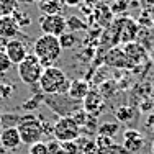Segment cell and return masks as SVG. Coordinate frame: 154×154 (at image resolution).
<instances>
[{
    "label": "cell",
    "mask_w": 154,
    "mask_h": 154,
    "mask_svg": "<svg viewBox=\"0 0 154 154\" xmlns=\"http://www.w3.org/2000/svg\"><path fill=\"white\" fill-rule=\"evenodd\" d=\"M33 54L39 59L43 67H51L62 54L59 38L49 35H41L33 43Z\"/></svg>",
    "instance_id": "obj_1"
},
{
    "label": "cell",
    "mask_w": 154,
    "mask_h": 154,
    "mask_svg": "<svg viewBox=\"0 0 154 154\" xmlns=\"http://www.w3.org/2000/svg\"><path fill=\"white\" fill-rule=\"evenodd\" d=\"M69 82L71 80L67 79V75L62 69L51 66V67H46L43 71L38 84L41 92L46 95H66L69 89Z\"/></svg>",
    "instance_id": "obj_2"
},
{
    "label": "cell",
    "mask_w": 154,
    "mask_h": 154,
    "mask_svg": "<svg viewBox=\"0 0 154 154\" xmlns=\"http://www.w3.org/2000/svg\"><path fill=\"white\" fill-rule=\"evenodd\" d=\"M45 71V67L41 66L39 59L33 53H28V56L25 57L20 64H17V74L18 79L25 84V85H35L39 82L41 74Z\"/></svg>",
    "instance_id": "obj_3"
},
{
    "label": "cell",
    "mask_w": 154,
    "mask_h": 154,
    "mask_svg": "<svg viewBox=\"0 0 154 154\" xmlns=\"http://www.w3.org/2000/svg\"><path fill=\"white\" fill-rule=\"evenodd\" d=\"M17 130L20 133L21 143L23 144H33L36 141H41L43 138V126L41 122L36 118L35 115H26V116H21L20 123L17 125Z\"/></svg>",
    "instance_id": "obj_4"
},
{
    "label": "cell",
    "mask_w": 154,
    "mask_h": 154,
    "mask_svg": "<svg viewBox=\"0 0 154 154\" xmlns=\"http://www.w3.org/2000/svg\"><path fill=\"white\" fill-rule=\"evenodd\" d=\"M53 138L57 143H69V141H77L80 138V126L74 122L72 116H61L54 123L53 130Z\"/></svg>",
    "instance_id": "obj_5"
},
{
    "label": "cell",
    "mask_w": 154,
    "mask_h": 154,
    "mask_svg": "<svg viewBox=\"0 0 154 154\" xmlns=\"http://www.w3.org/2000/svg\"><path fill=\"white\" fill-rule=\"evenodd\" d=\"M113 30H115L116 43H133L136 39V33H138V25L133 18L130 17H122L116 18V21L113 23Z\"/></svg>",
    "instance_id": "obj_6"
},
{
    "label": "cell",
    "mask_w": 154,
    "mask_h": 154,
    "mask_svg": "<svg viewBox=\"0 0 154 154\" xmlns=\"http://www.w3.org/2000/svg\"><path fill=\"white\" fill-rule=\"evenodd\" d=\"M38 25L43 35L56 36V38H59L62 33L67 31V21L62 15H41Z\"/></svg>",
    "instance_id": "obj_7"
},
{
    "label": "cell",
    "mask_w": 154,
    "mask_h": 154,
    "mask_svg": "<svg viewBox=\"0 0 154 154\" xmlns=\"http://www.w3.org/2000/svg\"><path fill=\"white\" fill-rule=\"evenodd\" d=\"M3 53L7 54V57L10 59L12 64H20V62L28 56V48L21 39L13 38V39H8V41L5 43Z\"/></svg>",
    "instance_id": "obj_8"
},
{
    "label": "cell",
    "mask_w": 154,
    "mask_h": 154,
    "mask_svg": "<svg viewBox=\"0 0 154 154\" xmlns=\"http://www.w3.org/2000/svg\"><path fill=\"white\" fill-rule=\"evenodd\" d=\"M144 146V134L139 130L128 128L123 131V148L130 154H136Z\"/></svg>",
    "instance_id": "obj_9"
},
{
    "label": "cell",
    "mask_w": 154,
    "mask_h": 154,
    "mask_svg": "<svg viewBox=\"0 0 154 154\" xmlns=\"http://www.w3.org/2000/svg\"><path fill=\"white\" fill-rule=\"evenodd\" d=\"M82 108L84 112L90 113V115L98 116V113H102V110L105 108V98L98 90L90 89V92L87 94V97L82 100Z\"/></svg>",
    "instance_id": "obj_10"
},
{
    "label": "cell",
    "mask_w": 154,
    "mask_h": 154,
    "mask_svg": "<svg viewBox=\"0 0 154 154\" xmlns=\"http://www.w3.org/2000/svg\"><path fill=\"white\" fill-rule=\"evenodd\" d=\"M105 64L110 66V67L115 69H133V64L130 62V59L126 57L123 48L116 46L113 49H110L107 54H105Z\"/></svg>",
    "instance_id": "obj_11"
},
{
    "label": "cell",
    "mask_w": 154,
    "mask_h": 154,
    "mask_svg": "<svg viewBox=\"0 0 154 154\" xmlns=\"http://www.w3.org/2000/svg\"><path fill=\"white\" fill-rule=\"evenodd\" d=\"M20 144H21V138H20L17 126H8L0 131V146L5 151H13Z\"/></svg>",
    "instance_id": "obj_12"
},
{
    "label": "cell",
    "mask_w": 154,
    "mask_h": 154,
    "mask_svg": "<svg viewBox=\"0 0 154 154\" xmlns=\"http://www.w3.org/2000/svg\"><path fill=\"white\" fill-rule=\"evenodd\" d=\"M90 92V84L84 79H75V80H71L69 82V89H67V97L71 100L77 102V103H82V100L87 97V94Z\"/></svg>",
    "instance_id": "obj_13"
},
{
    "label": "cell",
    "mask_w": 154,
    "mask_h": 154,
    "mask_svg": "<svg viewBox=\"0 0 154 154\" xmlns=\"http://www.w3.org/2000/svg\"><path fill=\"white\" fill-rule=\"evenodd\" d=\"M123 51L125 54H126V57L130 59V62L133 64V67H136L138 64H141L143 61L148 57V53H146V49L143 48L141 45H138V43H126V45H123Z\"/></svg>",
    "instance_id": "obj_14"
},
{
    "label": "cell",
    "mask_w": 154,
    "mask_h": 154,
    "mask_svg": "<svg viewBox=\"0 0 154 154\" xmlns=\"http://www.w3.org/2000/svg\"><path fill=\"white\" fill-rule=\"evenodd\" d=\"M18 33H20V26H18L17 21L12 18V15L0 18V36H2L5 41L17 38Z\"/></svg>",
    "instance_id": "obj_15"
},
{
    "label": "cell",
    "mask_w": 154,
    "mask_h": 154,
    "mask_svg": "<svg viewBox=\"0 0 154 154\" xmlns=\"http://www.w3.org/2000/svg\"><path fill=\"white\" fill-rule=\"evenodd\" d=\"M115 118L120 125H131L138 118V112L133 107H130V105H122V107L116 108Z\"/></svg>",
    "instance_id": "obj_16"
},
{
    "label": "cell",
    "mask_w": 154,
    "mask_h": 154,
    "mask_svg": "<svg viewBox=\"0 0 154 154\" xmlns=\"http://www.w3.org/2000/svg\"><path fill=\"white\" fill-rule=\"evenodd\" d=\"M38 5L43 15H61V10L64 8L61 0H43Z\"/></svg>",
    "instance_id": "obj_17"
},
{
    "label": "cell",
    "mask_w": 154,
    "mask_h": 154,
    "mask_svg": "<svg viewBox=\"0 0 154 154\" xmlns=\"http://www.w3.org/2000/svg\"><path fill=\"white\" fill-rule=\"evenodd\" d=\"M120 125L118 122H103V123H98V134H102V136H108V138H113L116 133L120 131Z\"/></svg>",
    "instance_id": "obj_18"
},
{
    "label": "cell",
    "mask_w": 154,
    "mask_h": 154,
    "mask_svg": "<svg viewBox=\"0 0 154 154\" xmlns=\"http://www.w3.org/2000/svg\"><path fill=\"white\" fill-rule=\"evenodd\" d=\"M17 7H18L17 0H0V18L10 17L17 10Z\"/></svg>",
    "instance_id": "obj_19"
},
{
    "label": "cell",
    "mask_w": 154,
    "mask_h": 154,
    "mask_svg": "<svg viewBox=\"0 0 154 154\" xmlns=\"http://www.w3.org/2000/svg\"><path fill=\"white\" fill-rule=\"evenodd\" d=\"M59 43H61V48H62V49H72V48H74V45L77 43V38H75L74 33L66 31V33H62V35L59 36Z\"/></svg>",
    "instance_id": "obj_20"
},
{
    "label": "cell",
    "mask_w": 154,
    "mask_h": 154,
    "mask_svg": "<svg viewBox=\"0 0 154 154\" xmlns=\"http://www.w3.org/2000/svg\"><path fill=\"white\" fill-rule=\"evenodd\" d=\"M28 154H49V143L36 141L28 146Z\"/></svg>",
    "instance_id": "obj_21"
},
{
    "label": "cell",
    "mask_w": 154,
    "mask_h": 154,
    "mask_svg": "<svg viewBox=\"0 0 154 154\" xmlns=\"http://www.w3.org/2000/svg\"><path fill=\"white\" fill-rule=\"evenodd\" d=\"M95 154H130L126 149L123 148V144H110L108 148H103V149H95Z\"/></svg>",
    "instance_id": "obj_22"
},
{
    "label": "cell",
    "mask_w": 154,
    "mask_h": 154,
    "mask_svg": "<svg viewBox=\"0 0 154 154\" xmlns=\"http://www.w3.org/2000/svg\"><path fill=\"white\" fill-rule=\"evenodd\" d=\"M12 18L17 21V25L20 26V30L21 28H25V26H30L31 25V18L26 15V13H23V12H20V10H15V12L12 13Z\"/></svg>",
    "instance_id": "obj_23"
},
{
    "label": "cell",
    "mask_w": 154,
    "mask_h": 154,
    "mask_svg": "<svg viewBox=\"0 0 154 154\" xmlns=\"http://www.w3.org/2000/svg\"><path fill=\"white\" fill-rule=\"evenodd\" d=\"M66 21H67V28L71 30V33H75V31H80V30H85L87 28V25L82 23L80 18H77V17H69V18H66Z\"/></svg>",
    "instance_id": "obj_24"
},
{
    "label": "cell",
    "mask_w": 154,
    "mask_h": 154,
    "mask_svg": "<svg viewBox=\"0 0 154 154\" xmlns=\"http://www.w3.org/2000/svg\"><path fill=\"white\" fill-rule=\"evenodd\" d=\"M128 0H115V2L110 5V12H112V15H122V13L126 12L128 8Z\"/></svg>",
    "instance_id": "obj_25"
},
{
    "label": "cell",
    "mask_w": 154,
    "mask_h": 154,
    "mask_svg": "<svg viewBox=\"0 0 154 154\" xmlns=\"http://www.w3.org/2000/svg\"><path fill=\"white\" fill-rule=\"evenodd\" d=\"M94 144H95V149H103V148H108L110 144H113V138H108V136H102V134H97V138L94 139Z\"/></svg>",
    "instance_id": "obj_26"
},
{
    "label": "cell",
    "mask_w": 154,
    "mask_h": 154,
    "mask_svg": "<svg viewBox=\"0 0 154 154\" xmlns=\"http://www.w3.org/2000/svg\"><path fill=\"white\" fill-rule=\"evenodd\" d=\"M12 67V62L7 57V54L3 51H0V74H5L8 69Z\"/></svg>",
    "instance_id": "obj_27"
},
{
    "label": "cell",
    "mask_w": 154,
    "mask_h": 154,
    "mask_svg": "<svg viewBox=\"0 0 154 154\" xmlns=\"http://www.w3.org/2000/svg\"><path fill=\"white\" fill-rule=\"evenodd\" d=\"M13 94L12 84H0V100H5Z\"/></svg>",
    "instance_id": "obj_28"
},
{
    "label": "cell",
    "mask_w": 154,
    "mask_h": 154,
    "mask_svg": "<svg viewBox=\"0 0 154 154\" xmlns=\"http://www.w3.org/2000/svg\"><path fill=\"white\" fill-rule=\"evenodd\" d=\"M80 2H82V0H61L62 5H67V7H75V5H79Z\"/></svg>",
    "instance_id": "obj_29"
},
{
    "label": "cell",
    "mask_w": 154,
    "mask_h": 154,
    "mask_svg": "<svg viewBox=\"0 0 154 154\" xmlns=\"http://www.w3.org/2000/svg\"><path fill=\"white\" fill-rule=\"evenodd\" d=\"M146 126L154 128V115H149V116H148V122H146Z\"/></svg>",
    "instance_id": "obj_30"
},
{
    "label": "cell",
    "mask_w": 154,
    "mask_h": 154,
    "mask_svg": "<svg viewBox=\"0 0 154 154\" xmlns=\"http://www.w3.org/2000/svg\"><path fill=\"white\" fill-rule=\"evenodd\" d=\"M18 3H23V5H31V3H35V0H17Z\"/></svg>",
    "instance_id": "obj_31"
},
{
    "label": "cell",
    "mask_w": 154,
    "mask_h": 154,
    "mask_svg": "<svg viewBox=\"0 0 154 154\" xmlns=\"http://www.w3.org/2000/svg\"><path fill=\"white\" fill-rule=\"evenodd\" d=\"M0 154H8V151H5V149H3L2 146H0Z\"/></svg>",
    "instance_id": "obj_32"
},
{
    "label": "cell",
    "mask_w": 154,
    "mask_h": 154,
    "mask_svg": "<svg viewBox=\"0 0 154 154\" xmlns=\"http://www.w3.org/2000/svg\"><path fill=\"white\" fill-rule=\"evenodd\" d=\"M151 154H154V139H152V144H151Z\"/></svg>",
    "instance_id": "obj_33"
},
{
    "label": "cell",
    "mask_w": 154,
    "mask_h": 154,
    "mask_svg": "<svg viewBox=\"0 0 154 154\" xmlns=\"http://www.w3.org/2000/svg\"><path fill=\"white\" fill-rule=\"evenodd\" d=\"M152 131H154V128H152Z\"/></svg>",
    "instance_id": "obj_34"
}]
</instances>
